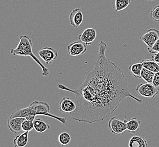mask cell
I'll use <instances>...</instances> for the list:
<instances>
[{
    "instance_id": "19",
    "label": "cell",
    "mask_w": 159,
    "mask_h": 147,
    "mask_svg": "<svg viewBox=\"0 0 159 147\" xmlns=\"http://www.w3.org/2000/svg\"><path fill=\"white\" fill-rule=\"evenodd\" d=\"M132 0H115V10L116 12L125 9L129 5Z\"/></svg>"
},
{
    "instance_id": "17",
    "label": "cell",
    "mask_w": 159,
    "mask_h": 147,
    "mask_svg": "<svg viewBox=\"0 0 159 147\" xmlns=\"http://www.w3.org/2000/svg\"><path fill=\"white\" fill-rule=\"evenodd\" d=\"M143 68L153 73L159 71V64L153 61L152 59H143L141 62Z\"/></svg>"
},
{
    "instance_id": "13",
    "label": "cell",
    "mask_w": 159,
    "mask_h": 147,
    "mask_svg": "<svg viewBox=\"0 0 159 147\" xmlns=\"http://www.w3.org/2000/svg\"><path fill=\"white\" fill-rule=\"evenodd\" d=\"M29 132L25 131L16 136L13 140L14 147H25L27 145L29 139Z\"/></svg>"
},
{
    "instance_id": "16",
    "label": "cell",
    "mask_w": 159,
    "mask_h": 147,
    "mask_svg": "<svg viewBox=\"0 0 159 147\" xmlns=\"http://www.w3.org/2000/svg\"><path fill=\"white\" fill-rule=\"evenodd\" d=\"M34 129L38 132L43 133L50 129V126L41 118H36L34 121Z\"/></svg>"
},
{
    "instance_id": "12",
    "label": "cell",
    "mask_w": 159,
    "mask_h": 147,
    "mask_svg": "<svg viewBox=\"0 0 159 147\" xmlns=\"http://www.w3.org/2000/svg\"><path fill=\"white\" fill-rule=\"evenodd\" d=\"M76 109V102L68 97L62 98L59 102V110L63 113H71Z\"/></svg>"
},
{
    "instance_id": "15",
    "label": "cell",
    "mask_w": 159,
    "mask_h": 147,
    "mask_svg": "<svg viewBox=\"0 0 159 147\" xmlns=\"http://www.w3.org/2000/svg\"><path fill=\"white\" fill-rule=\"evenodd\" d=\"M141 121L136 117L130 118L127 121V130L130 133L134 134L140 128Z\"/></svg>"
},
{
    "instance_id": "11",
    "label": "cell",
    "mask_w": 159,
    "mask_h": 147,
    "mask_svg": "<svg viewBox=\"0 0 159 147\" xmlns=\"http://www.w3.org/2000/svg\"><path fill=\"white\" fill-rule=\"evenodd\" d=\"M25 118L23 117H15L12 118H9L7 120V126L10 131L14 134H18V132L23 131L22 124Z\"/></svg>"
},
{
    "instance_id": "22",
    "label": "cell",
    "mask_w": 159,
    "mask_h": 147,
    "mask_svg": "<svg viewBox=\"0 0 159 147\" xmlns=\"http://www.w3.org/2000/svg\"><path fill=\"white\" fill-rule=\"evenodd\" d=\"M34 129V121L25 120L22 124V129L24 131L30 132Z\"/></svg>"
},
{
    "instance_id": "23",
    "label": "cell",
    "mask_w": 159,
    "mask_h": 147,
    "mask_svg": "<svg viewBox=\"0 0 159 147\" xmlns=\"http://www.w3.org/2000/svg\"><path fill=\"white\" fill-rule=\"evenodd\" d=\"M150 18L153 21H159V5L154 7L150 12Z\"/></svg>"
},
{
    "instance_id": "5",
    "label": "cell",
    "mask_w": 159,
    "mask_h": 147,
    "mask_svg": "<svg viewBox=\"0 0 159 147\" xmlns=\"http://www.w3.org/2000/svg\"><path fill=\"white\" fill-rule=\"evenodd\" d=\"M127 121L126 120L122 121L116 116H113L108 122V127L113 134L120 135L127 130Z\"/></svg>"
},
{
    "instance_id": "20",
    "label": "cell",
    "mask_w": 159,
    "mask_h": 147,
    "mask_svg": "<svg viewBox=\"0 0 159 147\" xmlns=\"http://www.w3.org/2000/svg\"><path fill=\"white\" fill-rule=\"evenodd\" d=\"M155 73L152 72L147 70L145 68H143L141 71V78L146 82V83H152L153 81V77Z\"/></svg>"
},
{
    "instance_id": "18",
    "label": "cell",
    "mask_w": 159,
    "mask_h": 147,
    "mask_svg": "<svg viewBox=\"0 0 159 147\" xmlns=\"http://www.w3.org/2000/svg\"><path fill=\"white\" fill-rule=\"evenodd\" d=\"M143 68L142 63H137L135 64H130L129 66V70L130 71L133 77L137 79H141V71Z\"/></svg>"
},
{
    "instance_id": "1",
    "label": "cell",
    "mask_w": 159,
    "mask_h": 147,
    "mask_svg": "<svg viewBox=\"0 0 159 147\" xmlns=\"http://www.w3.org/2000/svg\"><path fill=\"white\" fill-rule=\"evenodd\" d=\"M107 49V44L101 41L94 66L86 73L80 86L71 89L63 84L57 85L59 89L75 95L76 109L70 114L78 122H101L115 111L126 97L143 102L131 94L123 71L106 57Z\"/></svg>"
},
{
    "instance_id": "4",
    "label": "cell",
    "mask_w": 159,
    "mask_h": 147,
    "mask_svg": "<svg viewBox=\"0 0 159 147\" xmlns=\"http://www.w3.org/2000/svg\"><path fill=\"white\" fill-rule=\"evenodd\" d=\"M135 90L138 95L146 98H155L159 93V89L152 83H141L137 86Z\"/></svg>"
},
{
    "instance_id": "3",
    "label": "cell",
    "mask_w": 159,
    "mask_h": 147,
    "mask_svg": "<svg viewBox=\"0 0 159 147\" xmlns=\"http://www.w3.org/2000/svg\"><path fill=\"white\" fill-rule=\"evenodd\" d=\"M32 45L33 43L30 37L28 36L27 35H20L19 36L18 45L15 49L10 50V53L13 55L31 57L41 68L42 75L43 77L48 76L50 74L49 69L46 68L39 59V58L34 55L32 50Z\"/></svg>"
},
{
    "instance_id": "2",
    "label": "cell",
    "mask_w": 159,
    "mask_h": 147,
    "mask_svg": "<svg viewBox=\"0 0 159 147\" xmlns=\"http://www.w3.org/2000/svg\"><path fill=\"white\" fill-rule=\"evenodd\" d=\"M50 107L48 102L34 101L32 102L27 107L18 109L14 110L10 116L9 118L15 117L25 118L29 116H49L58 120L63 125H67V120L66 117H61L50 114Z\"/></svg>"
},
{
    "instance_id": "24",
    "label": "cell",
    "mask_w": 159,
    "mask_h": 147,
    "mask_svg": "<svg viewBox=\"0 0 159 147\" xmlns=\"http://www.w3.org/2000/svg\"><path fill=\"white\" fill-rule=\"evenodd\" d=\"M147 50L151 54H155L156 53L159 52V39L154 44V45L151 48L147 47Z\"/></svg>"
},
{
    "instance_id": "21",
    "label": "cell",
    "mask_w": 159,
    "mask_h": 147,
    "mask_svg": "<svg viewBox=\"0 0 159 147\" xmlns=\"http://www.w3.org/2000/svg\"><path fill=\"white\" fill-rule=\"evenodd\" d=\"M58 141L62 147H67L71 141V137L69 133L64 132L58 136Z\"/></svg>"
},
{
    "instance_id": "26",
    "label": "cell",
    "mask_w": 159,
    "mask_h": 147,
    "mask_svg": "<svg viewBox=\"0 0 159 147\" xmlns=\"http://www.w3.org/2000/svg\"><path fill=\"white\" fill-rule=\"evenodd\" d=\"M151 58L153 61L155 62L157 64H159V52L153 54V55L152 56Z\"/></svg>"
},
{
    "instance_id": "7",
    "label": "cell",
    "mask_w": 159,
    "mask_h": 147,
    "mask_svg": "<svg viewBox=\"0 0 159 147\" xmlns=\"http://www.w3.org/2000/svg\"><path fill=\"white\" fill-rule=\"evenodd\" d=\"M87 51V45L81 41H76L67 46V52L70 57L82 55Z\"/></svg>"
},
{
    "instance_id": "10",
    "label": "cell",
    "mask_w": 159,
    "mask_h": 147,
    "mask_svg": "<svg viewBox=\"0 0 159 147\" xmlns=\"http://www.w3.org/2000/svg\"><path fill=\"white\" fill-rule=\"evenodd\" d=\"M69 18L70 25L72 27L77 28H79L84 20V16L81 9L79 7L74 9L70 12Z\"/></svg>"
},
{
    "instance_id": "6",
    "label": "cell",
    "mask_w": 159,
    "mask_h": 147,
    "mask_svg": "<svg viewBox=\"0 0 159 147\" xmlns=\"http://www.w3.org/2000/svg\"><path fill=\"white\" fill-rule=\"evenodd\" d=\"M39 55L47 64H52L58 57V53L51 47H43L39 52Z\"/></svg>"
},
{
    "instance_id": "9",
    "label": "cell",
    "mask_w": 159,
    "mask_h": 147,
    "mask_svg": "<svg viewBox=\"0 0 159 147\" xmlns=\"http://www.w3.org/2000/svg\"><path fill=\"white\" fill-rule=\"evenodd\" d=\"M97 37V32L94 28H86L83 33L79 35L78 39L86 45H90L94 42Z\"/></svg>"
},
{
    "instance_id": "25",
    "label": "cell",
    "mask_w": 159,
    "mask_h": 147,
    "mask_svg": "<svg viewBox=\"0 0 159 147\" xmlns=\"http://www.w3.org/2000/svg\"><path fill=\"white\" fill-rule=\"evenodd\" d=\"M152 84L153 86H155L157 88L159 89V71L157 72L155 74V75L153 77V81H152Z\"/></svg>"
},
{
    "instance_id": "27",
    "label": "cell",
    "mask_w": 159,
    "mask_h": 147,
    "mask_svg": "<svg viewBox=\"0 0 159 147\" xmlns=\"http://www.w3.org/2000/svg\"><path fill=\"white\" fill-rule=\"evenodd\" d=\"M148 1H153V0H147Z\"/></svg>"
},
{
    "instance_id": "8",
    "label": "cell",
    "mask_w": 159,
    "mask_h": 147,
    "mask_svg": "<svg viewBox=\"0 0 159 147\" xmlns=\"http://www.w3.org/2000/svg\"><path fill=\"white\" fill-rule=\"evenodd\" d=\"M139 39L143 41L148 48H151L159 39V31L156 28H150L146 34L139 37Z\"/></svg>"
},
{
    "instance_id": "14",
    "label": "cell",
    "mask_w": 159,
    "mask_h": 147,
    "mask_svg": "<svg viewBox=\"0 0 159 147\" xmlns=\"http://www.w3.org/2000/svg\"><path fill=\"white\" fill-rule=\"evenodd\" d=\"M129 147H147V140L143 137L139 136H133L129 140Z\"/></svg>"
}]
</instances>
